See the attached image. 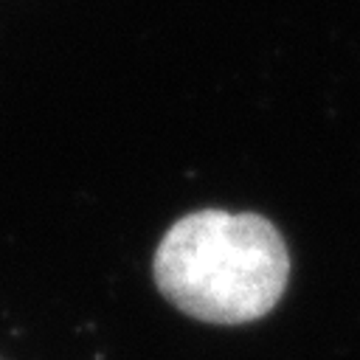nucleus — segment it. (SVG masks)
Instances as JSON below:
<instances>
[{
	"instance_id": "obj_1",
	"label": "nucleus",
	"mask_w": 360,
	"mask_h": 360,
	"mask_svg": "<svg viewBox=\"0 0 360 360\" xmlns=\"http://www.w3.org/2000/svg\"><path fill=\"white\" fill-rule=\"evenodd\" d=\"M152 276L158 292L188 318L239 326L264 318L281 301L290 250L262 214L200 208L163 233Z\"/></svg>"
}]
</instances>
